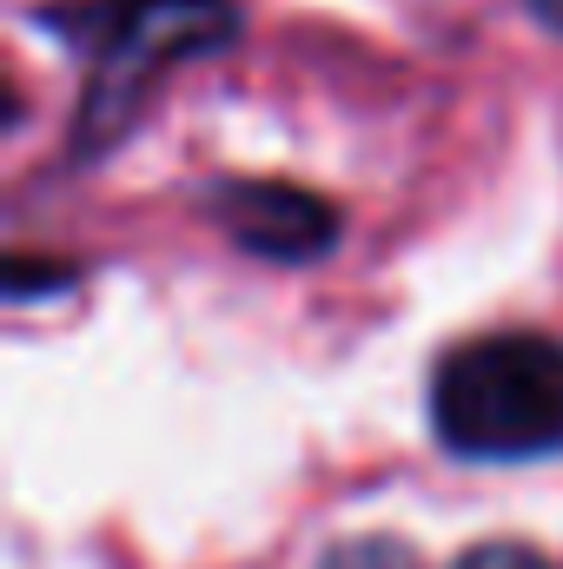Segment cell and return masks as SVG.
<instances>
[{
    "label": "cell",
    "mask_w": 563,
    "mask_h": 569,
    "mask_svg": "<svg viewBox=\"0 0 563 569\" xmlns=\"http://www.w3.org/2000/svg\"><path fill=\"white\" fill-rule=\"evenodd\" d=\"M93 67L113 80H146L186 53H219L239 33L233 0H93V7H60L47 13Z\"/></svg>",
    "instance_id": "2"
},
{
    "label": "cell",
    "mask_w": 563,
    "mask_h": 569,
    "mask_svg": "<svg viewBox=\"0 0 563 569\" xmlns=\"http://www.w3.org/2000/svg\"><path fill=\"white\" fill-rule=\"evenodd\" d=\"M431 430L477 463H531L563 450V338L491 331L444 351L431 378Z\"/></svg>",
    "instance_id": "1"
},
{
    "label": "cell",
    "mask_w": 563,
    "mask_h": 569,
    "mask_svg": "<svg viewBox=\"0 0 563 569\" xmlns=\"http://www.w3.org/2000/svg\"><path fill=\"white\" fill-rule=\"evenodd\" d=\"M213 212L253 259H279V266H305L338 239V212L279 179H239L213 199Z\"/></svg>",
    "instance_id": "3"
},
{
    "label": "cell",
    "mask_w": 563,
    "mask_h": 569,
    "mask_svg": "<svg viewBox=\"0 0 563 569\" xmlns=\"http://www.w3.org/2000/svg\"><path fill=\"white\" fill-rule=\"evenodd\" d=\"M524 7H531V13H537L551 33H563V0H524Z\"/></svg>",
    "instance_id": "6"
},
{
    "label": "cell",
    "mask_w": 563,
    "mask_h": 569,
    "mask_svg": "<svg viewBox=\"0 0 563 569\" xmlns=\"http://www.w3.org/2000/svg\"><path fill=\"white\" fill-rule=\"evenodd\" d=\"M451 569H551L537 550H524V543H477V550H464Z\"/></svg>",
    "instance_id": "5"
},
{
    "label": "cell",
    "mask_w": 563,
    "mask_h": 569,
    "mask_svg": "<svg viewBox=\"0 0 563 569\" xmlns=\"http://www.w3.org/2000/svg\"><path fill=\"white\" fill-rule=\"evenodd\" d=\"M318 569H418V557H412L398 537H352V543L325 550Z\"/></svg>",
    "instance_id": "4"
}]
</instances>
